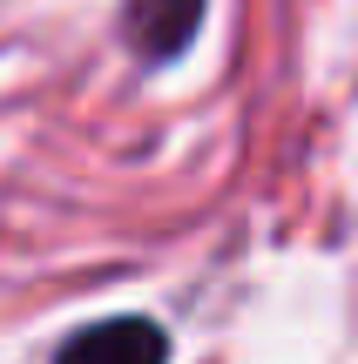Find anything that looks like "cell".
<instances>
[{"mask_svg":"<svg viewBox=\"0 0 358 364\" xmlns=\"http://www.w3.org/2000/svg\"><path fill=\"white\" fill-rule=\"evenodd\" d=\"M162 358H169V338L149 317H108V324H88L54 364H162Z\"/></svg>","mask_w":358,"mask_h":364,"instance_id":"cell-1","label":"cell"},{"mask_svg":"<svg viewBox=\"0 0 358 364\" xmlns=\"http://www.w3.org/2000/svg\"><path fill=\"white\" fill-rule=\"evenodd\" d=\"M203 21V0H129V41L149 54V61H169V54L189 48Z\"/></svg>","mask_w":358,"mask_h":364,"instance_id":"cell-2","label":"cell"}]
</instances>
